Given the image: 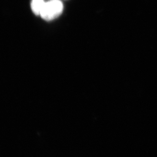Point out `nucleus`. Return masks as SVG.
Returning a JSON list of instances; mask_svg holds the SVG:
<instances>
[{
  "instance_id": "f03ea898",
  "label": "nucleus",
  "mask_w": 157,
  "mask_h": 157,
  "mask_svg": "<svg viewBox=\"0 0 157 157\" xmlns=\"http://www.w3.org/2000/svg\"><path fill=\"white\" fill-rule=\"evenodd\" d=\"M45 3L44 0H32L31 3V9L33 13L36 15L40 16Z\"/></svg>"
},
{
  "instance_id": "f257e3e1",
  "label": "nucleus",
  "mask_w": 157,
  "mask_h": 157,
  "mask_svg": "<svg viewBox=\"0 0 157 157\" xmlns=\"http://www.w3.org/2000/svg\"><path fill=\"white\" fill-rule=\"evenodd\" d=\"M63 10V5L62 2L60 0H51L45 2L40 16L45 21H51L59 17Z\"/></svg>"
}]
</instances>
